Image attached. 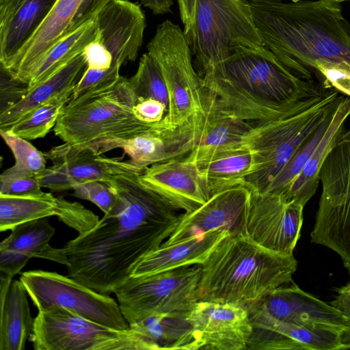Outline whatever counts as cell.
Returning a JSON list of instances; mask_svg holds the SVG:
<instances>
[{
    "instance_id": "38",
    "label": "cell",
    "mask_w": 350,
    "mask_h": 350,
    "mask_svg": "<svg viewBox=\"0 0 350 350\" xmlns=\"http://www.w3.org/2000/svg\"><path fill=\"white\" fill-rule=\"evenodd\" d=\"M72 196L90 201L98 206L104 214L114 206L117 196L110 184L100 180H93L79 184L73 187Z\"/></svg>"
},
{
    "instance_id": "22",
    "label": "cell",
    "mask_w": 350,
    "mask_h": 350,
    "mask_svg": "<svg viewBox=\"0 0 350 350\" xmlns=\"http://www.w3.org/2000/svg\"><path fill=\"white\" fill-rule=\"evenodd\" d=\"M138 178L143 185L184 213L196 210L212 196L198 164L187 157L152 165Z\"/></svg>"
},
{
    "instance_id": "11",
    "label": "cell",
    "mask_w": 350,
    "mask_h": 350,
    "mask_svg": "<svg viewBox=\"0 0 350 350\" xmlns=\"http://www.w3.org/2000/svg\"><path fill=\"white\" fill-rule=\"evenodd\" d=\"M200 265L130 278L114 291L121 312L133 324L151 315L190 311L199 301Z\"/></svg>"
},
{
    "instance_id": "47",
    "label": "cell",
    "mask_w": 350,
    "mask_h": 350,
    "mask_svg": "<svg viewBox=\"0 0 350 350\" xmlns=\"http://www.w3.org/2000/svg\"><path fill=\"white\" fill-rule=\"evenodd\" d=\"M336 1H338L340 3H341L342 1H350V0H336Z\"/></svg>"
},
{
    "instance_id": "3",
    "label": "cell",
    "mask_w": 350,
    "mask_h": 350,
    "mask_svg": "<svg viewBox=\"0 0 350 350\" xmlns=\"http://www.w3.org/2000/svg\"><path fill=\"white\" fill-rule=\"evenodd\" d=\"M203 83L222 109L252 123L324 90L295 74L264 46L234 47L221 70Z\"/></svg>"
},
{
    "instance_id": "31",
    "label": "cell",
    "mask_w": 350,
    "mask_h": 350,
    "mask_svg": "<svg viewBox=\"0 0 350 350\" xmlns=\"http://www.w3.org/2000/svg\"><path fill=\"white\" fill-rule=\"evenodd\" d=\"M349 116L350 96L343 95L320 142L284 196L286 199L296 200L305 206L314 195L320 183L321 165L338 136L344 130L345 122Z\"/></svg>"
},
{
    "instance_id": "36",
    "label": "cell",
    "mask_w": 350,
    "mask_h": 350,
    "mask_svg": "<svg viewBox=\"0 0 350 350\" xmlns=\"http://www.w3.org/2000/svg\"><path fill=\"white\" fill-rule=\"evenodd\" d=\"M129 80L137 99H155L165 105L170 112L169 94L163 77L147 53L142 56L136 72Z\"/></svg>"
},
{
    "instance_id": "13",
    "label": "cell",
    "mask_w": 350,
    "mask_h": 350,
    "mask_svg": "<svg viewBox=\"0 0 350 350\" xmlns=\"http://www.w3.org/2000/svg\"><path fill=\"white\" fill-rule=\"evenodd\" d=\"M97 36L84 51L86 68L120 69L134 62L143 44L146 16L139 4L111 0L94 17Z\"/></svg>"
},
{
    "instance_id": "7",
    "label": "cell",
    "mask_w": 350,
    "mask_h": 350,
    "mask_svg": "<svg viewBox=\"0 0 350 350\" xmlns=\"http://www.w3.org/2000/svg\"><path fill=\"white\" fill-rule=\"evenodd\" d=\"M185 36L203 82L221 70L234 47L263 46L248 0H197Z\"/></svg>"
},
{
    "instance_id": "19",
    "label": "cell",
    "mask_w": 350,
    "mask_h": 350,
    "mask_svg": "<svg viewBox=\"0 0 350 350\" xmlns=\"http://www.w3.org/2000/svg\"><path fill=\"white\" fill-rule=\"evenodd\" d=\"M189 317L200 342V349H247L252 325L245 306L198 301L189 312Z\"/></svg>"
},
{
    "instance_id": "15",
    "label": "cell",
    "mask_w": 350,
    "mask_h": 350,
    "mask_svg": "<svg viewBox=\"0 0 350 350\" xmlns=\"http://www.w3.org/2000/svg\"><path fill=\"white\" fill-rule=\"evenodd\" d=\"M304 207L278 193L253 192L245 235L270 251L292 255L300 237Z\"/></svg>"
},
{
    "instance_id": "18",
    "label": "cell",
    "mask_w": 350,
    "mask_h": 350,
    "mask_svg": "<svg viewBox=\"0 0 350 350\" xmlns=\"http://www.w3.org/2000/svg\"><path fill=\"white\" fill-rule=\"evenodd\" d=\"M205 122V111L186 122L172 125L162 122L121 142L130 161L142 168L187 157L193 150Z\"/></svg>"
},
{
    "instance_id": "40",
    "label": "cell",
    "mask_w": 350,
    "mask_h": 350,
    "mask_svg": "<svg viewBox=\"0 0 350 350\" xmlns=\"http://www.w3.org/2000/svg\"><path fill=\"white\" fill-rule=\"evenodd\" d=\"M133 112L139 120L147 124H155L162 122L170 124L168 109L155 99L138 98Z\"/></svg>"
},
{
    "instance_id": "14",
    "label": "cell",
    "mask_w": 350,
    "mask_h": 350,
    "mask_svg": "<svg viewBox=\"0 0 350 350\" xmlns=\"http://www.w3.org/2000/svg\"><path fill=\"white\" fill-rule=\"evenodd\" d=\"M52 165L36 177L42 187L53 191L72 189L85 182L109 183L122 176L141 174L145 169L123 157H107L88 147L64 143L44 152Z\"/></svg>"
},
{
    "instance_id": "46",
    "label": "cell",
    "mask_w": 350,
    "mask_h": 350,
    "mask_svg": "<svg viewBox=\"0 0 350 350\" xmlns=\"http://www.w3.org/2000/svg\"><path fill=\"white\" fill-rule=\"evenodd\" d=\"M344 341L347 349H350V327L344 332Z\"/></svg>"
},
{
    "instance_id": "39",
    "label": "cell",
    "mask_w": 350,
    "mask_h": 350,
    "mask_svg": "<svg viewBox=\"0 0 350 350\" xmlns=\"http://www.w3.org/2000/svg\"><path fill=\"white\" fill-rule=\"evenodd\" d=\"M314 73L321 75L324 84L350 96V66L345 63L320 60L315 62Z\"/></svg>"
},
{
    "instance_id": "17",
    "label": "cell",
    "mask_w": 350,
    "mask_h": 350,
    "mask_svg": "<svg viewBox=\"0 0 350 350\" xmlns=\"http://www.w3.org/2000/svg\"><path fill=\"white\" fill-rule=\"evenodd\" d=\"M247 311L252 333L247 350L347 349L344 341V332L347 329L325 325L301 326L276 320L260 312Z\"/></svg>"
},
{
    "instance_id": "33",
    "label": "cell",
    "mask_w": 350,
    "mask_h": 350,
    "mask_svg": "<svg viewBox=\"0 0 350 350\" xmlns=\"http://www.w3.org/2000/svg\"><path fill=\"white\" fill-rule=\"evenodd\" d=\"M196 163L213 195L225 189L245 185L253 169L254 159L250 150L242 143Z\"/></svg>"
},
{
    "instance_id": "37",
    "label": "cell",
    "mask_w": 350,
    "mask_h": 350,
    "mask_svg": "<svg viewBox=\"0 0 350 350\" xmlns=\"http://www.w3.org/2000/svg\"><path fill=\"white\" fill-rule=\"evenodd\" d=\"M332 116V115L318 129L312 137L297 150L289 161L274 178L266 192H272L282 195L283 196H285L290 186L300 174L306 161L320 142L327 130Z\"/></svg>"
},
{
    "instance_id": "34",
    "label": "cell",
    "mask_w": 350,
    "mask_h": 350,
    "mask_svg": "<svg viewBox=\"0 0 350 350\" xmlns=\"http://www.w3.org/2000/svg\"><path fill=\"white\" fill-rule=\"evenodd\" d=\"M75 87L33 108L6 131L27 140L45 137L55 126L64 107L71 98Z\"/></svg>"
},
{
    "instance_id": "4",
    "label": "cell",
    "mask_w": 350,
    "mask_h": 350,
    "mask_svg": "<svg viewBox=\"0 0 350 350\" xmlns=\"http://www.w3.org/2000/svg\"><path fill=\"white\" fill-rule=\"evenodd\" d=\"M199 301L246 306L292 282L293 254L270 251L244 234H230L200 265Z\"/></svg>"
},
{
    "instance_id": "41",
    "label": "cell",
    "mask_w": 350,
    "mask_h": 350,
    "mask_svg": "<svg viewBox=\"0 0 350 350\" xmlns=\"http://www.w3.org/2000/svg\"><path fill=\"white\" fill-rule=\"evenodd\" d=\"M41 188L42 187L36 176L0 180V195L3 196L37 195L43 192Z\"/></svg>"
},
{
    "instance_id": "27",
    "label": "cell",
    "mask_w": 350,
    "mask_h": 350,
    "mask_svg": "<svg viewBox=\"0 0 350 350\" xmlns=\"http://www.w3.org/2000/svg\"><path fill=\"white\" fill-rule=\"evenodd\" d=\"M207 92L204 125L193 150L187 157L196 163L242 144L254 124L222 109L213 95Z\"/></svg>"
},
{
    "instance_id": "28",
    "label": "cell",
    "mask_w": 350,
    "mask_h": 350,
    "mask_svg": "<svg viewBox=\"0 0 350 350\" xmlns=\"http://www.w3.org/2000/svg\"><path fill=\"white\" fill-rule=\"evenodd\" d=\"M0 279V350H23L34 325L28 293L20 280Z\"/></svg>"
},
{
    "instance_id": "43",
    "label": "cell",
    "mask_w": 350,
    "mask_h": 350,
    "mask_svg": "<svg viewBox=\"0 0 350 350\" xmlns=\"http://www.w3.org/2000/svg\"><path fill=\"white\" fill-rule=\"evenodd\" d=\"M183 31L187 33L192 27L197 0H176Z\"/></svg>"
},
{
    "instance_id": "32",
    "label": "cell",
    "mask_w": 350,
    "mask_h": 350,
    "mask_svg": "<svg viewBox=\"0 0 350 350\" xmlns=\"http://www.w3.org/2000/svg\"><path fill=\"white\" fill-rule=\"evenodd\" d=\"M97 36L95 18L66 33L53 45L31 70L26 90L48 79L75 57L83 53Z\"/></svg>"
},
{
    "instance_id": "44",
    "label": "cell",
    "mask_w": 350,
    "mask_h": 350,
    "mask_svg": "<svg viewBox=\"0 0 350 350\" xmlns=\"http://www.w3.org/2000/svg\"><path fill=\"white\" fill-rule=\"evenodd\" d=\"M329 304L350 321V282L338 290Z\"/></svg>"
},
{
    "instance_id": "8",
    "label": "cell",
    "mask_w": 350,
    "mask_h": 350,
    "mask_svg": "<svg viewBox=\"0 0 350 350\" xmlns=\"http://www.w3.org/2000/svg\"><path fill=\"white\" fill-rule=\"evenodd\" d=\"M319 178L322 191L311 241L335 252L350 269V127L330 148Z\"/></svg>"
},
{
    "instance_id": "1",
    "label": "cell",
    "mask_w": 350,
    "mask_h": 350,
    "mask_svg": "<svg viewBox=\"0 0 350 350\" xmlns=\"http://www.w3.org/2000/svg\"><path fill=\"white\" fill-rule=\"evenodd\" d=\"M139 175L109 182L117 196L113 208L62 247L68 275L102 294L113 293L127 281L134 267L168 239L181 215Z\"/></svg>"
},
{
    "instance_id": "42",
    "label": "cell",
    "mask_w": 350,
    "mask_h": 350,
    "mask_svg": "<svg viewBox=\"0 0 350 350\" xmlns=\"http://www.w3.org/2000/svg\"><path fill=\"white\" fill-rule=\"evenodd\" d=\"M111 1L83 0L74 16L67 33L94 18L96 14Z\"/></svg>"
},
{
    "instance_id": "9",
    "label": "cell",
    "mask_w": 350,
    "mask_h": 350,
    "mask_svg": "<svg viewBox=\"0 0 350 350\" xmlns=\"http://www.w3.org/2000/svg\"><path fill=\"white\" fill-rule=\"evenodd\" d=\"M147 53L159 67L170 98L169 122L182 124L203 112L208 92L196 70L183 30L166 19L147 44Z\"/></svg>"
},
{
    "instance_id": "16",
    "label": "cell",
    "mask_w": 350,
    "mask_h": 350,
    "mask_svg": "<svg viewBox=\"0 0 350 350\" xmlns=\"http://www.w3.org/2000/svg\"><path fill=\"white\" fill-rule=\"evenodd\" d=\"M252 193L247 185H239L213 193L196 210L180 215L163 244L171 245L219 228L228 230L231 234L245 235Z\"/></svg>"
},
{
    "instance_id": "25",
    "label": "cell",
    "mask_w": 350,
    "mask_h": 350,
    "mask_svg": "<svg viewBox=\"0 0 350 350\" xmlns=\"http://www.w3.org/2000/svg\"><path fill=\"white\" fill-rule=\"evenodd\" d=\"M230 234L229 230L219 228L171 245L163 243L134 267L131 278L202 265L214 248Z\"/></svg>"
},
{
    "instance_id": "26",
    "label": "cell",
    "mask_w": 350,
    "mask_h": 350,
    "mask_svg": "<svg viewBox=\"0 0 350 350\" xmlns=\"http://www.w3.org/2000/svg\"><path fill=\"white\" fill-rule=\"evenodd\" d=\"M57 1L0 0V64L26 44Z\"/></svg>"
},
{
    "instance_id": "20",
    "label": "cell",
    "mask_w": 350,
    "mask_h": 350,
    "mask_svg": "<svg viewBox=\"0 0 350 350\" xmlns=\"http://www.w3.org/2000/svg\"><path fill=\"white\" fill-rule=\"evenodd\" d=\"M57 216L68 226L84 233L99 221L92 211L77 202L63 197H55L51 193L25 196L0 195V231L12 230L21 224L36 219Z\"/></svg>"
},
{
    "instance_id": "29",
    "label": "cell",
    "mask_w": 350,
    "mask_h": 350,
    "mask_svg": "<svg viewBox=\"0 0 350 350\" xmlns=\"http://www.w3.org/2000/svg\"><path fill=\"white\" fill-rule=\"evenodd\" d=\"M189 312L155 314L129 327L141 332L149 350H198L201 344Z\"/></svg>"
},
{
    "instance_id": "24",
    "label": "cell",
    "mask_w": 350,
    "mask_h": 350,
    "mask_svg": "<svg viewBox=\"0 0 350 350\" xmlns=\"http://www.w3.org/2000/svg\"><path fill=\"white\" fill-rule=\"evenodd\" d=\"M83 0H57L36 32L6 63L1 64L27 85L29 72L42 55L68 31Z\"/></svg>"
},
{
    "instance_id": "10",
    "label": "cell",
    "mask_w": 350,
    "mask_h": 350,
    "mask_svg": "<svg viewBox=\"0 0 350 350\" xmlns=\"http://www.w3.org/2000/svg\"><path fill=\"white\" fill-rule=\"evenodd\" d=\"M30 339L36 350H149L134 328L113 329L62 308L38 312Z\"/></svg>"
},
{
    "instance_id": "5",
    "label": "cell",
    "mask_w": 350,
    "mask_h": 350,
    "mask_svg": "<svg viewBox=\"0 0 350 350\" xmlns=\"http://www.w3.org/2000/svg\"><path fill=\"white\" fill-rule=\"evenodd\" d=\"M137 100L129 79L120 76L70 98L53 130L64 143L103 154L154 125L135 116Z\"/></svg>"
},
{
    "instance_id": "30",
    "label": "cell",
    "mask_w": 350,
    "mask_h": 350,
    "mask_svg": "<svg viewBox=\"0 0 350 350\" xmlns=\"http://www.w3.org/2000/svg\"><path fill=\"white\" fill-rule=\"evenodd\" d=\"M86 64L83 52L46 80L26 90L21 98L1 110L0 131L8 130L33 108L75 86L85 69Z\"/></svg>"
},
{
    "instance_id": "35",
    "label": "cell",
    "mask_w": 350,
    "mask_h": 350,
    "mask_svg": "<svg viewBox=\"0 0 350 350\" xmlns=\"http://www.w3.org/2000/svg\"><path fill=\"white\" fill-rule=\"evenodd\" d=\"M0 134L15 159L14 164L2 172L0 180L35 177L46 168L44 152L38 150L28 140L8 131H0Z\"/></svg>"
},
{
    "instance_id": "21",
    "label": "cell",
    "mask_w": 350,
    "mask_h": 350,
    "mask_svg": "<svg viewBox=\"0 0 350 350\" xmlns=\"http://www.w3.org/2000/svg\"><path fill=\"white\" fill-rule=\"evenodd\" d=\"M276 320L301 326L325 325L347 329L350 321L329 304L292 282L282 285L245 306Z\"/></svg>"
},
{
    "instance_id": "6",
    "label": "cell",
    "mask_w": 350,
    "mask_h": 350,
    "mask_svg": "<svg viewBox=\"0 0 350 350\" xmlns=\"http://www.w3.org/2000/svg\"><path fill=\"white\" fill-rule=\"evenodd\" d=\"M336 90L306 97L281 114L254 123L243 139L252 153L253 169L245 185L265 193L295 154L332 115L342 96Z\"/></svg>"
},
{
    "instance_id": "23",
    "label": "cell",
    "mask_w": 350,
    "mask_h": 350,
    "mask_svg": "<svg viewBox=\"0 0 350 350\" xmlns=\"http://www.w3.org/2000/svg\"><path fill=\"white\" fill-rule=\"evenodd\" d=\"M55 230L47 218L27 221L16 226L0 244V271L13 278L32 258L52 260L67 267L62 248L49 243Z\"/></svg>"
},
{
    "instance_id": "12",
    "label": "cell",
    "mask_w": 350,
    "mask_h": 350,
    "mask_svg": "<svg viewBox=\"0 0 350 350\" xmlns=\"http://www.w3.org/2000/svg\"><path fill=\"white\" fill-rule=\"evenodd\" d=\"M19 280L38 312L62 308L113 329L130 327L117 300L68 275L54 271L31 270L23 272Z\"/></svg>"
},
{
    "instance_id": "2",
    "label": "cell",
    "mask_w": 350,
    "mask_h": 350,
    "mask_svg": "<svg viewBox=\"0 0 350 350\" xmlns=\"http://www.w3.org/2000/svg\"><path fill=\"white\" fill-rule=\"evenodd\" d=\"M263 46L299 77L312 80L315 62L350 66V23L336 0H248Z\"/></svg>"
},
{
    "instance_id": "45",
    "label": "cell",
    "mask_w": 350,
    "mask_h": 350,
    "mask_svg": "<svg viewBox=\"0 0 350 350\" xmlns=\"http://www.w3.org/2000/svg\"><path fill=\"white\" fill-rule=\"evenodd\" d=\"M140 5L148 8L153 14L159 15L171 12L173 0H139Z\"/></svg>"
}]
</instances>
